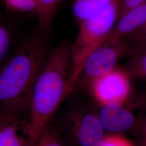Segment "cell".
<instances>
[{"label":"cell","instance_id":"cell-3","mask_svg":"<svg viewBox=\"0 0 146 146\" xmlns=\"http://www.w3.org/2000/svg\"><path fill=\"white\" fill-rule=\"evenodd\" d=\"M121 2L116 1L78 23L77 35L71 43L70 78L74 86L86 58L106 41L115 27L120 15Z\"/></svg>","mask_w":146,"mask_h":146},{"label":"cell","instance_id":"cell-13","mask_svg":"<svg viewBox=\"0 0 146 146\" xmlns=\"http://www.w3.org/2000/svg\"><path fill=\"white\" fill-rule=\"evenodd\" d=\"M6 8L9 11L36 14V0H2Z\"/></svg>","mask_w":146,"mask_h":146},{"label":"cell","instance_id":"cell-2","mask_svg":"<svg viewBox=\"0 0 146 146\" xmlns=\"http://www.w3.org/2000/svg\"><path fill=\"white\" fill-rule=\"evenodd\" d=\"M46 34L40 31L29 38L2 67L0 73L2 110L16 114L28 109L33 89L49 52Z\"/></svg>","mask_w":146,"mask_h":146},{"label":"cell","instance_id":"cell-6","mask_svg":"<svg viewBox=\"0 0 146 146\" xmlns=\"http://www.w3.org/2000/svg\"><path fill=\"white\" fill-rule=\"evenodd\" d=\"M68 125L71 136L78 146H99L105 137L98 115L92 113L72 114Z\"/></svg>","mask_w":146,"mask_h":146},{"label":"cell","instance_id":"cell-7","mask_svg":"<svg viewBox=\"0 0 146 146\" xmlns=\"http://www.w3.org/2000/svg\"><path fill=\"white\" fill-rule=\"evenodd\" d=\"M0 146H32L28 121L20 120L15 113L1 110Z\"/></svg>","mask_w":146,"mask_h":146},{"label":"cell","instance_id":"cell-16","mask_svg":"<svg viewBox=\"0 0 146 146\" xmlns=\"http://www.w3.org/2000/svg\"><path fill=\"white\" fill-rule=\"evenodd\" d=\"M125 40L131 41L133 44V48H131L129 54L146 46V23L141 28L127 37Z\"/></svg>","mask_w":146,"mask_h":146},{"label":"cell","instance_id":"cell-8","mask_svg":"<svg viewBox=\"0 0 146 146\" xmlns=\"http://www.w3.org/2000/svg\"><path fill=\"white\" fill-rule=\"evenodd\" d=\"M146 23V2L120 16L113 31L104 42L125 39Z\"/></svg>","mask_w":146,"mask_h":146},{"label":"cell","instance_id":"cell-18","mask_svg":"<svg viewBox=\"0 0 146 146\" xmlns=\"http://www.w3.org/2000/svg\"><path fill=\"white\" fill-rule=\"evenodd\" d=\"M146 2V0H122L120 15L119 18L128 11L131 10V9L137 5H140Z\"/></svg>","mask_w":146,"mask_h":146},{"label":"cell","instance_id":"cell-17","mask_svg":"<svg viewBox=\"0 0 146 146\" xmlns=\"http://www.w3.org/2000/svg\"><path fill=\"white\" fill-rule=\"evenodd\" d=\"M99 146H134L133 143L123 136L111 134L104 137Z\"/></svg>","mask_w":146,"mask_h":146},{"label":"cell","instance_id":"cell-12","mask_svg":"<svg viewBox=\"0 0 146 146\" xmlns=\"http://www.w3.org/2000/svg\"><path fill=\"white\" fill-rule=\"evenodd\" d=\"M121 68L130 78L146 79V52L131 54V57Z\"/></svg>","mask_w":146,"mask_h":146},{"label":"cell","instance_id":"cell-15","mask_svg":"<svg viewBox=\"0 0 146 146\" xmlns=\"http://www.w3.org/2000/svg\"><path fill=\"white\" fill-rule=\"evenodd\" d=\"M11 33L8 28L3 23L0 25V62L6 59L11 46Z\"/></svg>","mask_w":146,"mask_h":146},{"label":"cell","instance_id":"cell-9","mask_svg":"<svg viewBox=\"0 0 146 146\" xmlns=\"http://www.w3.org/2000/svg\"><path fill=\"white\" fill-rule=\"evenodd\" d=\"M104 130L117 133L128 130L134 122V117L121 104L102 106L98 114Z\"/></svg>","mask_w":146,"mask_h":146},{"label":"cell","instance_id":"cell-11","mask_svg":"<svg viewBox=\"0 0 146 146\" xmlns=\"http://www.w3.org/2000/svg\"><path fill=\"white\" fill-rule=\"evenodd\" d=\"M63 0H36V15L40 30L46 33L50 29Z\"/></svg>","mask_w":146,"mask_h":146},{"label":"cell","instance_id":"cell-1","mask_svg":"<svg viewBox=\"0 0 146 146\" xmlns=\"http://www.w3.org/2000/svg\"><path fill=\"white\" fill-rule=\"evenodd\" d=\"M71 60V44L68 42L60 43L48 52L33 89L28 108L32 146H36L52 115L73 90Z\"/></svg>","mask_w":146,"mask_h":146},{"label":"cell","instance_id":"cell-4","mask_svg":"<svg viewBox=\"0 0 146 146\" xmlns=\"http://www.w3.org/2000/svg\"><path fill=\"white\" fill-rule=\"evenodd\" d=\"M130 48L125 39L104 42L86 58L76 83L81 81L89 86L94 80L113 71L120 60L129 54Z\"/></svg>","mask_w":146,"mask_h":146},{"label":"cell","instance_id":"cell-14","mask_svg":"<svg viewBox=\"0 0 146 146\" xmlns=\"http://www.w3.org/2000/svg\"><path fill=\"white\" fill-rule=\"evenodd\" d=\"M35 146H63V143L58 133L48 125L42 132Z\"/></svg>","mask_w":146,"mask_h":146},{"label":"cell","instance_id":"cell-5","mask_svg":"<svg viewBox=\"0 0 146 146\" xmlns=\"http://www.w3.org/2000/svg\"><path fill=\"white\" fill-rule=\"evenodd\" d=\"M94 98L101 106L121 104L131 92L130 77L121 68L96 78L89 84Z\"/></svg>","mask_w":146,"mask_h":146},{"label":"cell","instance_id":"cell-10","mask_svg":"<svg viewBox=\"0 0 146 146\" xmlns=\"http://www.w3.org/2000/svg\"><path fill=\"white\" fill-rule=\"evenodd\" d=\"M118 0H72L73 16L78 23Z\"/></svg>","mask_w":146,"mask_h":146},{"label":"cell","instance_id":"cell-20","mask_svg":"<svg viewBox=\"0 0 146 146\" xmlns=\"http://www.w3.org/2000/svg\"><path fill=\"white\" fill-rule=\"evenodd\" d=\"M144 132H145V134L146 137V119L145 122V125H144Z\"/></svg>","mask_w":146,"mask_h":146},{"label":"cell","instance_id":"cell-19","mask_svg":"<svg viewBox=\"0 0 146 146\" xmlns=\"http://www.w3.org/2000/svg\"><path fill=\"white\" fill-rule=\"evenodd\" d=\"M146 52V47L142 48H141V49H139L137 50H136V51L134 52H133L132 54H134V53H135V52Z\"/></svg>","mask_w":146,"mask_h":146}]
</instances>
